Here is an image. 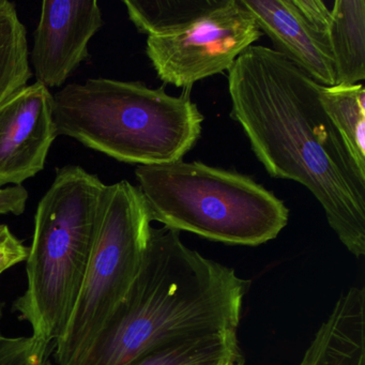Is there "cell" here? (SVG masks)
I'll use <instances>...</instances> for the list:
<instances>
[{
	"label": "cell",
	"instance_id": "cell-10",
	"mask_svg": "<svg viewBox=\"0 0 365 365\" xmlns=\"http://www.w3.org/2000/svg\"><path fill=\"white\" fill-rule=\"evenodd\" d=\"M103 24L97 0H44L29 52L37 82L48 89L63 86Z\"/></svg>",
	"mask_w": 365,
	"mask_h": 365
},
{
	"label": "cell",
	"instance_id": "cell-14",
	"mask_svg": "<svg viewBox=\"0 0 365 365\" xmlns=\"http://www.w3.org/2000/svg\"><path fill=\"white\" fill-rule=\"evenodd\" d=\"M242 359L237 331H224L178 341L132 365H235Z\"/></svg>",
	"mask_w": 365,
	"mask_h": 365
},
{
	"label": "cell",
	"instance_id": "cell-9",
	"mask_svg": "<svg viewBox=\"0 0 365 365\" xmlns=\"http://www.w3.org/2000/svg\"><path fill=\"white\" fill-rule=\"evenodd\" d=\"M57 136L54 98L35 82L0 106V189L23 185L43 170Z\"/></svg>",
	"mask_w": 365,
	"mask_h": 365
},
{
	"label": "cell",
	"instance_id": "cell-2",
	"mask_svg": "<svg viewBox=\"0 0 365 365\" xmlns=\"http://www.w3.org/2000/svg\"><path fill=\"white\" fill-rule=\"evenodd\" d=\"M250 281L190 249L180 232L150 228L140 271L74 365H132L178 341L237 331Z\"/></svg>",
	"mask_w": 365,
	"mask_h": 365
},
{
	"label": "cell",
	"instance_id": "cell-17",
	"mask_svg": "<svg viewBox=\"0 0 365 365\" xmlns=\"http://www.w3.org/2000/svg\"><path fill=\"white\" fill-rule=\"evenodd\" d=\"M29 247L5 224H0V275L25 262Z\"/></svg>",
	"mask_w": 365,
	"mask_h": 365
},
{
	"label": "cell",
	"instance_id": "cell-12",
	"mask_svg": "<svg viewBox=\"0 0 365 365\" xmlns=\"http://www.w3.org/2000/svg\"><path fill=\"white\" fill-rule=\"evenodd\" d=\"M319 100L350 159L365 177L364 85L322 86Z\"/></svg>",
	"mask_w": 365,
	"mask_h": 365
},
{
	"label": "cell",
	"instance_id": "cell-21",
	"mask_svg": "<svg viewBox=\"0 0 365 365\" xmlns=\"http://www.w3.org/2000/svg\"><path fill=\"white\" fill-rule=\"evenodd\" d=\"M235 365H245V360H243V359H242V360L239 361V362L236 363V364H235Z\"/></svg>",
	"mask_w": 365,
	"mask_h": 365
},
{
	"label": "cell",
	"instance_id": "cell-15",
	"mask_svg": "<svg viewBox=\"0 0 365 365\" xmlns=\"http://www.w3.org/2000/svg\"><path fill=\"white\" fill-rule=\"evenodd\" d=\"M220 0H125L130 21L148 37L185 29L217 6Z\"/></svg>",
	"mask_w": 365,
	"mask_h": 365
},
{
	"label": "cell",
	"instance_id": "cell-5",
	"mask_svg": "<svg viewBox=\"0 0 365 365\" xmlns=\"http://www.w3.org/2000/svg\"><path fill=\"white\" fill-rule=\"evenodd\" d=\"M151 222L230 245L257 247L287 226L289 209L253 178L202 162L138 166Z\"/></svg>",
	"mask_w": 365,
	"mask_h": 365
},
{
	"label": "cell",
	"instance_id": "cell-1",
	"mask_svg": "<svg viewBox=\"0 0 365 365\" xmlns=\"http://www.w3.org/2000/svg\"><path fill=\"white\" fill-rule=\"evenodd\" d=\"M322 85L281 53L250 46L228 71L232 112L273 178L300 183L356 258L365 255V177L319 100Z\"/></svg>",
	"mask_w": 365,
	"mask_h": 365
},
{
	"label": "cell",
	"instance_id": "cell-20",
	"mask_svg": "<svg viewBox=\"0 0 365 365\" xmlns=\"http://www.w3.org/2000/svg\"><path fill=\"white\" fill-rule=\"evenodd\" d=\"M3 318V307H1V304H0V320ZM3 331H1V327H0V341L3 339Z\"/></svg>",
	"mask_w": 365,
	"mask_h": 365
},
{
	"label": "cell",
	"instance_id": "cell-18",
	"mask_svg": "<svg viewBox=\"0 0 365 365\" xmlns=\"http://www.w3.org/2000/svg\"><path fill=\"white\" fill-rule=\"evenodd\" d=\"M29 193L24 185L0 189V215H21L26 210Z\"/></svg>",
	"mask_w": 365,
	"mask_h": 365
},
{
	"label": "cell",
	"instance_id": "cell-7",
	"mask_svg": "<svg viewBox=\"0 0 365 365\" xmlns=\"http://www.w3.org/2000/svg\"><path fill=\"white\" fill-rule=\"evenodd\" d=\"M262 36L241 0H220L185 29L148 37L146 53L162 82L191 91L195 83L230 71Z\"/></svg>",
	"mask_w": 365,
	"mask_h": 365
},
{
	"label": "cell",
	"instance_id": "cell-19",
	"mask_svg": "<svg viewBox=\"0 0 365 365\" xmlns=\"http://www.w3.org/2000/svg\"><path fill=\"white\" fill-rule=\"evenodd\" d=\"M322 343V333L320 328L316 332L313 341L309 344L307 349L305 350L302 359L298 365H315L316 360H317L318 354H319L320 347Z\"/></svg>",
	"mask_w": 365,
	"mask_h": 365
},
{
	"label": "cell",
	"instance_id": "cell-6",
	"mask_svg": "<svg viewBox=\"0 0 365 365\" xmlns=\"http://www.w3.org/2000/svg\"><path fill=\"white\" fill-rule=\"evenodd\" d=\"M151 220L138 187L106 185L76 305L55 341L58 365H74L127 296L144 259Z\"/></svg>",
	"mask_w": 365,
	"mask_h": 365
},
{
	"label": "cell",
	"instance_id": "cell-3",
	"mask_svg": "<svg viewBox=\"0 0 365 365\" xmlns=\"http://www.w3.org/2000/svg\"><path fill=\"white\" fill-rule=\"evenodd\" d=\"M190 91L174 97L164 87L106 78L73 83L53 95L57 134L123 163L182 161L204 123Z\"/></svg>",
	"mask_w": 365,
	"mask_h": 365
},
{
	"label": "cell",
	"instance_id": "cell-13",
	"mask_svg": "<svg viewBox=\"0 0 365 365\" xmlns=\"http://www.w3.org/2000/svg\"><path fill=\"white\" fill-rule=\"evenodd\" d=\"M33 76L25 25L14 3L0 0V106Z\"/></svg>",
	"mask_w": 365,
	"mask_h": 365
},
{
	"label": "cell",
	"instance_id": "cell-8",
	"mask_svg": "<svg viewBox=\"0 0 365 365\" xmlns=\"http://www.w3.org/2000/svg\"><path fill=\"white\" fill-rule=\"evenodd\" d=\"M277 52L322 86L335 85L329 31L331 9L322 0H241Z\"/></svg>",
	"mask_w": 365,
	"mask_h": 365
},
{
	"label": "cell",
	"instance_id": "cell-11",
	"mask_svg": "<svg viewBox=\"0 0 365 365\" xmlns=\"http://www.w3.org/2000/svg\"><path fill=\"white\" fill-rule=\"evenodd\" d=\"M335 85H354L365 78V0H336L329 31Z\"/></svg>",
	"mask_w": 365,
	"mask_h": 365
},
{
	"label": "cell",
	"instance_id": "cell-16",
	"mask_svg": "<svg viewBox=\"0 0 365 365\" xmlns=\"http://www.w3.org/2000/svg\"><path fill=\"white\" fill-rule=\"evenodd\" d=\"M51 345L35 336L5 337L0 341V365H53Z\"/></svg>",
	"mask_w": 365,
	"mask_h": 365
},
{
	"label": "cell",
	"instance_id": "cell-4",
	"mask_svg": "<svg viewBox=\"0 0 365 365\" xmlns=\"http://www.w3.org/2000/svg\"><path fill=\"white\" fill-rule=\"evenodd\" d=\"M106 187L82 166H63L38 204L26 289L14 309L48 345L61 336L76 305Z\"/></svg>",
	"mask_w": 365,
	"mask_h": 365
}]
</instances>
